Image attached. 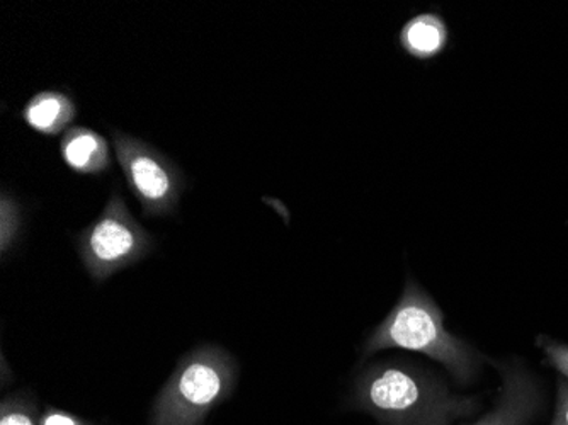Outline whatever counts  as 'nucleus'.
Instances as JSON below:
<instances>
[{
  "instance_id": "obj_1",
  "label": "nucleus",
  "mask_w": 568,
  "mask_h": 425,
  "mask_svg": "<svg viewBox=\"0 0 568 425\" xmlns=\"http://www.w3.org/2000/svg\"><path fill=\"white\" fill-rule=\"evenodd\" d=\"M354 407L383 425H452L477 408L433 376L400 363H375L354 383Z\"/></svg>"
},
{
  "instance_id": "obj_2",
  "label": "nucleus",
  "mask_w": 568,
  "mask_h": 425,
  "mask_svg": "<svg viewBox=\"0 0 568 425\" xmlns=\"http://www.w3.org/2000/svg\"><path fill=\"white\" fill-rule=\"evenodd\" d=\"M385 350L424 354L443 364L459 385L470 383L477 371L474 347L446 328L442 308L414 280L407 281L392 312L369 335L365 356Z\"/></svg>"
},
{
  "instance_id": "obj_3",
  "label": "nucleus",
  "mask_w": 568,
  "mask_h": 425,
  "mask_svg": "<svg viewBox=\"0 0 568 425\" xmlns=\"http://www.w3.org/2000/svg\"><path fill=\"white\" fill-rule=\"evenodd\" d=\"M235 357L220 345L204 344L179 360L153 402L150 425H203L234 393Z\"/></svg>"
},
{
  "instance_id": "obj_4",
  "label": "nucleus",
  "mask_w": 568,
  "mask_h": 425,
  "mask_svg": "<svg viewBox=\"0 0 568 425\" xmlns=\"http://www.w3.org/2000/svg\"><path fill=\"white\" fill-rule=\"evenodd\" d=\"M75 245L92 281L104 283L152 254L155 241L114 191L101 215L77 235Z\"/></svg>"
},
{
  "instance_id": "obj_5",
  "label": "nucleus",
  "mask_w": 568,
  "mask_h": 425,
  "mask_svg": "<svg viewBox=\"0 0 568 425\" xmlns=\"http://www.w3.org/2000/svg\"><path fill=\"white\" fill-rule=\"evenodd\" d=\"M111 142L128 188L142 204L143 215L175 213L186 190L183 171L161 150L123 131L111 130Z\"/></svg>"
},
{
  "instance_id": "obj_6",
  "label": "nucleus",
  "mask_w": 568,
  "mask_h": 425,
  "mask_svg": "<svg viewBox=\"0 0 568 425\" xmlns=\"http://www.w3.org/2000/svg\"><path fill=\"white\" fill-rule=\"evenodd\" d=\"M60 155L70 171L82 175H99L110 171V143L88 127H72L63 133Z\"/></svg>"
},
{
  "instance_id": "obj_7",
  "label": "nucleus",
  "mask_w": 568,
  "mask_h": 425,
  "mask_svg": "<svg viewBox=\"0 0 568 425\" xmlns=\"http://www.w3.org/2000/svg\"><path fill=\"white\" fill-rule=\"evenodd\" d=\"M503 392L496 408L475 425H526L538 405V393L519 371L503 373Z\"/></svg>"
},
{
  "instance_id": "obj_8",
  "label": "nucleus",
  "mask_w": 568,
  "mask_h": 425,
  "mask_svg": "<svg viewBox=\"0 0 568 425\" xmlns=\"http://www.w3.org/2000/svg\"><path fill=\"white\" fill-rule=\"evenodd\" d=\"M77 117V104L62 91H43L28 101L21 118L41 135L55 136L70 130Z\"/></svg>"
},
{
  "instance_id": "obj_9",
  "label": "nucleus",
  "mask_w": 568,
  "mask_h": 425,
  "mask_svg": "<svg viewBox=\"0 0 568 425\" xmlns=\"http://www.w3.org/2000/svg\"><path fill=\"white\" fill-rule=\"evenodd\" d=\"M398 40L407 55L426 62L442 55L448 47V26L442 16L424 12L405 22Z\"/></svg>"
},
{
  "instance_id": "obj_10",
  "label": "nucleus",
  "mask_w": 568,
  "mask_h": 425,
  "mask_svg": "<svg viewBox=\"0 0 568 425\" xmlns=\"http://www.w3.org/2000/svg\"><path fill=\"white\" fill-rule=\"evenodd\" d=\"M38 402L31 393L6 396L0 404V425H40Z\"/></svg>"
},
{
  "instance_id": "obj_11",
  "label": "nucleus",
  "mask_w": 568,
  "mask_h": 425,
  "mask_svg": "<svg viewBox=\"0 0 568 425\" xmlns=\"http://www.w3.org/2000/svg\"><path fill=\"white\" fill-rule=\"evenodd\" d=\"M22 230V211L19 206L18 200L14 196H9L8 193H2L0 200V251L2 255L8 254Z\"/></svg>"
},
{
  "instance_id": "obj_12",
  "label": "nucleus",
  "mask_w": 568,
  "mask_h": 425,
  "mask_svg": "<svg viewBox=\"0 0 568 425\" xmlns=\"http://www.w3.org/2000/svg\"><path fill=\"white\" fill-rule=\"evenodd\" d=\"M40 425H92L82 417L60 411L57 407H47L40 415Z\"/></svg>"
},
{
  "instance_id": "obj_13",
  "label": "nucleus",
  "mask_w": 568,
  "mask_h": 425,
  "mask_svg": "<svg viewBox=\"0 0 568 425\" xmlns=\"http://www.w3.org/2000/svg\"><path fill=\"white\" fill-rule=\"evenodd\" d=\"M545 353H547L548 360L551 361L555 367L560 371L561 375L568 378V347L567 345L554 344L548 342L544 345Z\"/></svg>"
},
{
  "instance_id": "obj_14",
  "label": "nucleus",
  "mask_w": 568,
  "mask_h": 425,
  "mask_svg": "<svg viewBox=\"0 0 568 425\" xmlns=\"http://www.w3.org/2000/svg\"><path fill=\"white\" fill-rule=\"evenodd\" d=\"M551 425H568V385L565 383L558 389L557 411Z\"/></svg>"
}]
</instances>
